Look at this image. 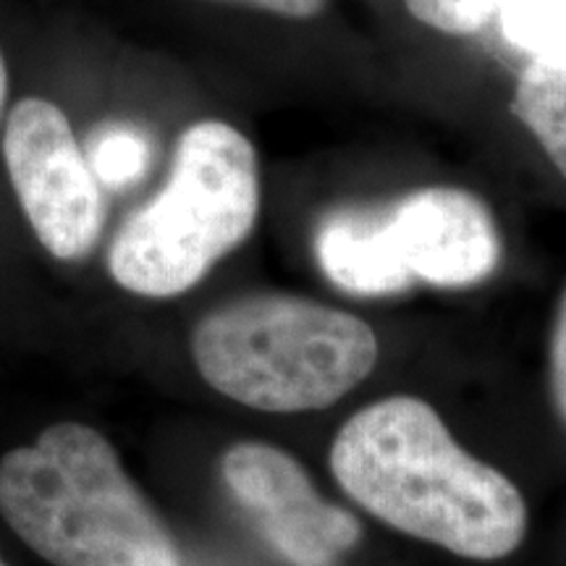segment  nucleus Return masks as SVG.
Listing matches in <instances>:
<instances>
[{
  "label": "nucleus",
  "mask_w": 566,
  "mask_h": 566,
  "mask_svg": "<svg viewBox=\"0 0 566 566\" xmlns=\"http://www.w3.org/2000/svg\"><path fill=\"white\" fill-rule=\"evenodd\" d=\"M0 566H9V564H6V562H3V558H0Z\"/></svg>",
  "instance_id": "obj_16"
},
{
  "label": "nucleus",
  "mask_w": 566,
  "mask_h": 566,
  "mask_svg": "<svg viewBox=\"0 0 566 566\" xmlns=\"http://www.w3.org/2000/svg\"><path fill=\"white\" fill-rule=\"evenodd\" d=\"M260 212L252 142L223 122L179 137L166 187L126 218L108 252L113 279L142 296H176L250 237Z\"/></svg>",
  "instance_id": "obj_4"
},
{
  "label": "nucleus",
  "mask_w": 566,
  "mask_h": 566,
  "mask_svg": "<svg viewBox=\"0 0 566 566\" xmlns=\"http://www.w3.org/2000/svg\"><path fill=\"white\" fill-rule=\"evenodd\" d=\"M512 113L566 179V51L530 59L516 82Z\"/></svg>",
  "instance_id": "obj_9"
},
{
  "label": "nucleus",
  "mask_w": 566,
  "mask_h": 566,
  "mask_svg": "<svg viewBox=\"0 0 566 566\" xmlns=\"http://www.w3.org/2000/svg\"><path fill=\"white\" fill-rule=\"evenodd\" d=\"M84 158L101 187L126 189L150 168L153 142L134 124H101L87 137Z\"/></svg>",
  "instance_id": "obj_10"
},
{
  "label": "nucleus",
  "mask_w": 566,
  "mask_h": 566,
  "mask_svg": "<svg viewBox=\"0 0 566 566\" xmlns=\"http://www.w3.org/2000/svg\"><path fill=\"white\" fill-rule=\"evenodd\" d=\"M3 155L40 244L59 260L90 254L105 221L103 189L59 105L21 101L6 124Z\"/></svg>",
  "instance_id": "obj_5"
},
{
  "label": "nucleus",
  "mask_w": 566,
  "mask_h": 566,
  "mask_svg": "<svg viewBox=\"0 0 566 566\" xmlns=\"http://www.w3.org/2000/svg\"><path fill=\"white\" fill-rule=\"evenodd\" d=\"M221 472L233 499L289 564L338 566L359 541V522L321 499L304 467L275 446H231Z\"/></svg>",
  "instance_id": "obj_6"
},
{
  "label": "nucleus",
  "mask_w": 566,
  "mask_h": 566,
  "mask_svg": "<svg viewBox=\"0 0 566 566\" xmlns=\"http://www.w3.org/2000/svg\"><path fill=\"white\" fill-rule=\"evenodd\" d=\"M331 470L373 516L457 556L493 562L525 537L527 506L516 485L467 454L415 396H391L349 417Z\"/></svg>",
  "instance_id": "obj_1"
},
{
  "label": "nucleus",
  "mask_w": 566,
  "mask_h": 566,
  "mask_svg": "<svg viewBox=\"0 0 566 566\" xmlns=\"http://www.w3.org/2000/svg\"><path fill=\"white\" fill-rule=\"evenodd\" d=\"M551 373H554V396L558 412L566 420V294L558 307L556 328H554V346H551Z\"/></svg>",
  "instance_id": "obj_14"
},
{
  "label": "nucleus",
  "mask_w": 566,
  "mask_h": 566,
  "mask_svg": "<svg viewBox=\"0 0 566 566\" xmlns=\"http://www.w3.org/2000/svg\"><path fill=\"white\" fill-rule=\"evenodd\" d=\"M192 354L208 384L263 412L331 407L378 363L363 317L302 296H247L212 310L195 328Z\"/></svg>",
  "instance_id": "obj_3"
},
{
  "label": "nucleus",
  "mask_w": 566,
  "mask_h": 566,
  "mask_svg": "<svg viewBox=\"0 0 566 566\" xmlns=\"http://www.w3.org/2000/svg\"><path fill=\"white\" fill-rule=\"evenodd\" d=\"M405 6L420 24L454 38L480 32L499 11V0H405Z\"/></svg>",
  "instance_id": "obj_12"
},
{
  "label": "nucleus",
  "mask_w": 566,
  "mask_h": 566,
  "mask_svg": "<svg viewBox=\"0 0 566 566\" xmlns=\"http://www.w3.org/2000/svg\"><path fill=\"white\" fill-rule=\"evenodd\" d=\"M315 254L338 289L388 296L415 283L388 239L380 205H342L325 212L315 231Z\"/></svg>",
  "instance_id": "obj_8"
},
{
  "label": "nucleus",
  "mask_w": 566,
  "mask_h": 566,
  "mask_svg": "<svg viewBox=\"0 0 566 566\" xmlns=\"http://www.w3.org/2000/svg\"><path fill=\"white\" fill-rule=\"evenodd\" d=\"M380 208L388 239L415 281L472 286L499 265V229L485 202L472 192L428 187L380 202Z\"/></svg>",
  "instance_id": "obj_7"
},
{
  "label": "nucleus",
  "mask_w": 566,
  "mask_h": 566,
  "mask_svg": "<svg viewBox=\"0 0 566 566\" xmlns=\"http://www.w3.org/2000/svg\"><path fill=\"white\" fill-rule=\"evenodd\" d=\"M0 514L53 566H179L160 516L87 424L59 422L0 459Z\"/></svg>",
  "instance_id": "obj_2"
},
{
  "label": "nucleus",
  "mask_w": 566,
  "mask_h": 566,
  "mask_svg": "<svg viewBox=\"0 0 566 566\" xmlns=\"http://www.w3.org/2000/svg\"><path fill=\"white\" fill-rule=\"evenodd\" d=\"M501 34L527 55L566 51V0H499Z\"/></svg>",
  "instance_id": "obj_11"
},
{
  "label": "nucleus",
  "mask_w": 566,
  "mask_h": 566,
  "mask_svg": "<svg viewBox=\"0 0 566 566\" xmlns=\"http://www.w3.org/2000/svg\"><path fill=\"white\" fill-rule=\"evenodd\" d=\"M6 92H9V71H6V61H3V53H0V116H3V105H6Z\"/></svg>",
  "instance_id": "obj_15"
},
{
  "label": "nucleus",
  "mask_w": 566,
  "mask_h": 566,
  "mask_svg": "<svg viewBox=\"0 0 566 566\" xmlns=\"http://www.w3.org/2000/svg\"><path fill=\"white\" fill-rule=\"evenodd\" d=\"M210 3L242 6V9L275 13V17L286 19H315L328 9L331 0H210Z\"/></svg>",
  "instance_id": "obj_13"
}]
</instances>
